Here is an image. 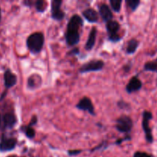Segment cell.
Here are the masks:
<instances>
[{"label":"cell","mask_w":157,"mask_h":157,"mask_svg":"<svg viewBox=\"0 0 157 157\" xmlns=\"http://www.w3.org/2000/svg\"><path fill=\"white\" fill-rule=\"evenodd\" d=\"M84 25V20L80 15H74L71 17L67 25L65 40L67 45L75 46L80 41L79 29Z\"/></svg>","instance_id":"obj_1"},{"label":"cell","mask_w":157,"mask_h":157,"mask_svg":"<svg viewBox=\"0 0 157 157\" xmlns=\"http://www.w3.org/2000/svg\"><path fill=\"white\" fill-rule=\"evenodd\" d=\"M44 36L42 32H37L31 34L26 40V45L32 54L40 53L44 47Z\"/></svg>","instance_id":"obj_2"},{"label":"cell","mask_w":157,"mask_h":157,"mask_svg":"<svg viewBox=\"0 0 157 157\" xmlns=\"http://www.w3.org/2000/svg\"><path fill=\"white\" fill-rule=\"evenodd\" d=\"M133 123L131 118L127 115H121L116 121L115 128L122 133H129L133 129Z\"/></svg>","instance_id":"obj_3"},{"label":"cell","mask_w":157,"mask_h":157,"mask_svg":"<svg viewBox=\"0 0 157 157\" xmlns=\"http://www.w3.org/2000/svg\"><path fill=\"white\" fill-rule=\"evenodd\" d=\"M104 67V62L102 60L94 59L85 63L79 68L81 74L88 73V72H96L103 70Z\"/></svg>","instance_id":"obj_4"},{"label":"cell","mask_w":157,"mask_h":157,"mask_svg":"<svg viewBox=\"0 0 157 157\" xmlns=\"http://www.w3.org/2000/svg\"><path fill=\"white\" fill-rule=\"evenodd\" d=\"M153 118V114L151 112L147 111V110H144L143 113V121H142V127L144 130V133H145L146 140L148 143L152 144L153 142V137L152 135V130L150 127V120Z\"/></svg>","instance_id":"obj_5"},{"label":"cell","mask_w":157,"mask_h":157,"mask_svg":"<svg viewBox=\"0 0 157 157\" xmlns=\"http://www.w3.org/2000/svg\"><path fill=\"white\" fill-rule=\"evenodd\" d=\"M62 0H52L51 2V16L52 19L61 21L65 17L64 11L61 9Z\"/></svg>","instance_id":"obj_6"},{"label":"cell","mask_w":157,"mask_h":157,"mask_svg":"<svg viewBox=\"0 0 157 157\" xmlns=\"http://www.w3.org/2000/svg\"><path fill=\"white\" fill-rule=\"evenodd\" d=\"M76 107L78 110L88 112L92 116H95L96 115L94 106L91 100L89 98H87V97H84V98H81L79 101V102L77 104Z\"/></svg>","instance_id":"obj_7"},{"label":"cell","mask_w":157,"mask_h":157,"mask_svg":"<svg viewBox=\"0 0 157 157\" xmlns=\"http://www.w3.org/2000/svg\"><path fill=\"white\" fill-rule=\"evenodd\" d=\"M17 145V140L14 137H6L5 135L0 139V151H12Z\"/></svg>","instance_id":"obj_8"},{"label":"cell","mask_w":157,"mask_h":157,"mask_svg":"<svg viewBox=\"0 0 157 157\" xmlns=\"http://www.w3.org/2000/svg\"><path fill=\"white\" fill-rule=\"evenodd\" d=\"M142 81L139 79L136 76L133 77L128 84L126 86V91L128 94H132L133 92H136L142 88Z\"/></svg>","instance_id":"obj_9"},{"label":"cell","mask_w":157,"mask_h":157,"mask_svg":"<svg viewBox=\"0 0 157 157\" xmlns=\"http://www.w3.org/2000/svg\"><path fill=\"white\" fill-rule=\"evenodd\" d=\"M4 84L6 89L11 88L17 84V77L10 69H6L4 72Z\"/></svg>","instance_id":"obj_10"},{"label":"cell","mask_w":157,"mask_h":157,"mask_svg":"<svg viewBox=\"0 0 157 157\" xmlns=\"http://www.w3.org/2000/svg\"><path fill=\"white\" fill-rule=\"evenodd\" d=\"M99 14L103 21H105V22L111 21L112 18H113V12H112L111 9H110L108 5L105 4V3L100 5Z\"/></svg>","instance_id":"obj_11"},{"label":"cell","mask_w":157,"mask_h":157,"mask_svg":"<svg viewBox=\"0 0 157 157\" xmlns=\"http://www.w3.org/2000/svg\"><path fill=\"white\" fill-rule=\"evenodd\" d=\"M82 15L87 21L90 23L98 22V19H99L98 12H97V11L92 8H88V9L83 11Z\"/></svg>","instance_id":"obj_12"},{"label":"cell","mask_w":157,"mask_h":157,"mask_svg":"<svg viewBox=\"0 0 157 157\" xmlns=\"http://www.w3.org/2000/svg\"><path fill=\"white\" fill-rule=\"evenodd\" d=\"M3 125L6 129H12L17 123L16 117L12 113H7L2 117Z\"/></svg>","instance_id":"obj_13"},{"label":"cell","mask_w":157,"mask_h":157,"mask_svg":"<svg viewBox=\"0 0 157 157\" xmlns=\"http://www.w3.org/2000/svg\"><path fill=\"white\" fill-rule=\"evenodd\" d=\"M96 37H97V29L96 28L93 27L90 30V33H89L88 38L87 40V42H86L85 49L87 51H90L93 49V48L94 47L95 42H96Z\"/></svg>","instance_id":"obj_14"},{"label":"cell","mask_w":157,"mask_h":157,"mask_svg":"<svg viewBox=\"0 0 157 157\" xmlns=\"http://www.w3.org/2000/svg\"><path fill=\"white\" fill-rule=\"evenodd\" d=\"M106 29H107V32L108 33V36L109 35H117V34H118V31L121 29V25L117 21L112 19L111 21L107 22Z\"/></svg>","instance_id":"obj_15"},{"label":"cell","mask_w":157,"mask_h":157,"mask_svg":"<svg viewBox=\"0 0 157 157\" xmlns=\"http://www.w3.org/2000/svg\"><path fill=\"white\" fill-rule=\"evenodd\" d=\"M138 46H139V41L135 38H132L130 41L127 42V48H126V52L127 55H133L136 52V49H137Z\"/></svg>","instance_id":"obj_16"},{"label":"cell","mask_w":157,"mask_h":157,"mask_svg":"<svg viewBox=\"0 0 157 157\" xmlns=\"http://www.w3.org/2000/svg\"><path fill=\"white\" fill-rule=\"evenodd\" d=\"M21 131L24 132V133L25 134L26 137L29 138V139H33L35 136V131L32 127H29L28 126H24V127H21Z\"/></svg>","instance_id":"obj_17"},{"label":"cell","mask_w":157,"mask_h":157,"mask_svg":"<svg viewBox=\"0 0 157 157\" xmlns=\"http://www.w3.org/2000/svg\"><path fill=\"white\" fill-rule=\"evenodd\" d=\"M35 7L37 12H44L47 8V3L44 0H37L35 2Z\"/></svg>","instance_id":"obj_18"},{"label":"cell","mask_w":157,"mask_h":157,"mask_svg":"<svg viewBox=\"0 0 157 157\" xmlns=\"http://www.w3.org/2000/svg\"><path fill=\"white\" fill-rule=\"evenodd\" d=\"M126 4L132 12H134L139 7L140 1V0H126Z\"/></svg>","instance_id":"obj_19"},{"label":"cell","mask_w":157,"mask_h":157,"mask_svg":"<svg viewBox=\"0 0 157 157\" xmlns=\"http://www.w3.org/2000/svg\"><path fill=\"white\" fill-rule=\"evenodd\" d=\"M144 70L147 71L156 72L157 73V62L156 61H149L144 64Z\"/></svg>","instance_id":"obj_20"},{"label":"cell","mask_w":157,"mask_h":157,"mask_svg":"<svg viewBox=\"0 0 157 157\" xmlns=\"http://www.w3.org/2000/svg\"><path fill=\"white\" fill-rule=\"evenodd\" d=\"M122 0H110V5L115 12H120L121 9Z\"/></svg>","instance_id":"obj_21"},{"label":"cell","mask_w":157,"mask_h":157,"mask_svg":"<svg viewBox=\"0 0 157 157\" xmlns=\"http://www.w3.org/2000/svg\"><path fill=\"white\" fill-rule=\"evenodd\" d=\"M35 77H36V75H32L30 78H29L28 79V87L29 88L31 89H35V85H39V84H37V81H35Z\"/></svg>","instance_id":"obj_22"},{"label":"cell","mask_w":157,"mask_h":157,"mask_svg":"<svg viewBox=\"0 0 157 157\" xmlns=\"http://www.w3.org/2000/svg\"><path fill=\"white\" fill-rule=\"evenodd\" d=\"M117 106H118V107H119L120 109H121V110H127V109L130 108L129 104L126 103L125 101H122V100H121V101H118Z\"/></svg>","instance_id":"obj_23"},{"label":"cell","mask_w":157,"mask_h":157,"mask_svg":"<svg viewBox=\"0 0 157 157\" xmlns=\"http://www.w3.org/2000/svg\"><path fill=\"white\" fill-rule=\"evenodd\" d=\"M121 39H122V37L120 36L119 34H117V35H109L108 36L109 41L113 43L118 42V41H121Z\"/></svg>","instance_id":"obj_24"},{"label":"cell","mask_w":157,"mask_h":157,"mask_svg":"<svg viewBox=\"0 0 157 157\" xmlns=\"http://www.w3.org/2000/svg\"><path fill=\"white\" fill-rule=\"evenodd\" d=\"M133 157H153L150 154L145 153V152L137 151L133 154Z\"/></svg>","instance_id":"obj_25"},{"label":"cell","mask_w":157,"mask_h":157,"mask_svg":"<svg viewBox=\"0 0 157 157\" xmlns=\"http://www.w3.org/2000/svg\"><path fill=\"white\" fill-rule=\"evenodd\" d=\"M82 152L81 150H71L67 151V154L68 156H77V155L80 154V153Z\"/></svg>","instance_id":"obj_26"},{"label":"cell","mask_w":157,"mask_h":157,"mask_svg":"<svg viewBox=\"0 0 157 157\" xmlns=\"http://www.w3.org/2000/svg\"><path fill=\"white\" fill-rule=\"evenodd\" d=\"M131 140V137H130L129 135H127V136H126L124 138H121V139H118L116 141V144L117 145H120V144H122L124 141H127V140Z\"/></svg>","instance_id":"obj_27"},{"label":"cell","mask_w":157,"mask_h":157,"mask_svg":"<svg viewBox=\"0 0 157 157\" xmlns=\"http://www.w3.org/2000/svg\"><path fill=\"white\" fill-rule=\"evenodd\" d=\"M37 123H38V117H37V116H33L32 117V119H31L30 123H29V127H32V126L36 125Z\"/></svg>","instance_id":"obj_28"},{"label":"cell","mask_w":157,"mask_h":157,"mask_svg":"<svg viewBox=\"0 0 157 157\" xmlns=\"http://www.w3.org/2000/svg\"><path fill=\"white\" fill-rule=\"evenodd\" d=\"M79 48H75L72 49L71 51H70V52L67 53V55H79Z\"/></svg>","instance_id":"obj_29"},{"label":"cell","mask_w":157,"mask_h":157,"mask_svg":"<svg viewBox=\"0 0 157 157\" xmlns=\"http://www.w3.org/2000/svg\"><path fill=\"white\" fill-rule=\"evenodd\" d=\"M2 20V10H1V8H0V21Z\"/></svg>","instance_id":"obj_30"},{"label":"cell","mask_w":157,"mask_h":157,"mask_svg":"<svg viewBox=\"0 0 157 157\" xmlns=\"http://www.w3.org/2000/svg\"><path fill=\"white\" fill-rule=\"evenodd\" d=\"M1 123H2V117H1V115H0V127H1Z\"/></svg>","instance_id":"obj_31"},{"label":"cell","mask_w":157,"mask_h":157,"mask_svg":"<svg viewBox=\"0 0 157 157\" xmlns=\"http://www.w3.org/2000/svg\"><path fill=\"white\" fill-rule=\"evenodd\" d=\"M9 157H13V156H9Z\"/></svg>","instance_id":"obj_32"},{"label":"cell","mask_w":157,"mask_h":157,"mask_svg":"<svg viewBox=\"0 0 157 157\" xmlns=\"http://www.w3.org/2000/svg\"><path fill=\"white\" fill-rule=\"evenodd\" d=\"M156 61H157V59H156Z\"/></svg>","instance_id":"obj_33"}]
</instances>
